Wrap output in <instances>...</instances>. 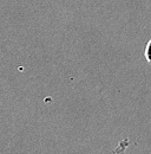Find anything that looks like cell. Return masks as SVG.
Instances as JSON below:
<instances>
[{"mask_svg": "<svg viewBox=\"0 0 151 154\" xmlns=\"http://www.w3.org/2000/svg\"><path fill=\"white\" fill-rule=\"evenodd\" d=\"M144 57L147 59V62L151 65V38L145 45V50H144Z\"/></svg>", "mask_w": 151, "mask_h": 154, "instance_id": "1", "label": "cell"}]
</instances>
